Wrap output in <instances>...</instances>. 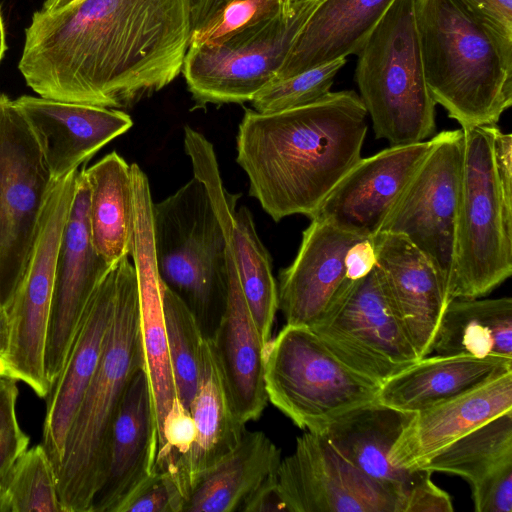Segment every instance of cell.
Wrapping results in <instances>:
<instances>
[{
    "mask_svg": "<svg viewBox=\"0 0 512 512\" xmlns=\"http://www.w3.org/2000/svg\"><path fill=\"white\" fill-rule=\"evenodd\" d=\"M185 502L176 477L166 470H154L118 512H183Z\"/></svg>",
    "mask_w": 512,
    "mask_h": 512,
    "instance_id": "40",
    "label": "cell"
},
{
    "mask_svg": "<svg viewBox=\"0 0 512 512\" xmlns=\"http://www.w3.org/2000/svg\"><path fill=\"white\" fill-rule=\"evenodd\" d=\"M6 49H7V45H6V40H5V30H4L3 20H2V16H1V11H0V62L4 56Z\"/></svg>",
    "mask_w": 512,
    "mask_h": 512,
    "instance_id": "48",
    "label": "cell"
},
{
    "mask_svg": "<svg viewBox=\"0 0 512 512\" xmlns=\"http://www.w3.org/2000/svg\"><path fill=\"white\" fill-rule=\"evenodd\" d=\"M190 36L188 0H75L33 14L18 68L43 98L127 108L178 76Z\"/></svg>",
    "mask_w": 512,
    "mask_h": 512,
    "instance_id": "1",
    "label": "cell"
},
{
    "mask_svg": "<svg viewBox=\"0 0 512 512\" xmlns=\"http://www.w3.org/2000/svg\"><path fill=\"white\" fill-rule=\"evenodd\" d=\"M355 80L376 138L390 146L435 132V102L425 79L414 0H394L357 53Z\"/></svg>",
    "mask_w": 512,
    "mask_h": 512,
    "instance_id": "6",
    "label": "cell"
},
{
    "mask_svg": "<svg viewBox=\"0 0 512 512\" xmlns=\"http://www.w3.org/2000/svg\"><path fill=\"white\" fill-rule=\"evenodd\" d=\"M512 370V359L470 355L423 357L380 385L377 401L416 413Z\"/></svg>",
    "mask_w": 512,
    "mask_h": 512,
    "instance_id": "28",
    "label": "cell"
},
{
    "mask_svg": "<svg viewBox=\"0 0 512 512\" xmlns=\"http://www.w3.org/2000/svg\"><path fill=\"white\" fill-rule=\"evenodd\" d=\"M316 4L215 43L189 45L182 72L198 106L244 103L272 81Z\"/></svg>",
    "mask_w": 512,
    "mask_h": 512,
    "instance_id": "11",
    "label": "cell"
},
{
    "mask_svg": "<svg viewBox=\"0 0 512 512\" xmlns=\"http://www.w3.org/2000/svg\"><path fill=\"white\" fill-rule=\"evenodd\" d=\"M512 359V299L453 298L440 319L432 352Z\"/></svg>",
    "mask_w": 512,
    "mask_h": 512,
    "instance_id": "33",
    "label": "cell"
},
{
    "mask_svg": "<svg viewBox=\"0 0 512 512\" xmlns=\"http://www.w3.org/2000/svg\"><path fill=\"white\" fill-rule=\"evenodd\" d=\"M346 58H337L295 75L273 79L251 100L253 110L273 113L313 103L326 96Z\"/></svg>",
    "mask_w": 512,
    "mask_h": 512,
    "instance_id": "36",
    "label": "cell"
},
{
    "mask_svg": "<svg viewBox=\"0 0 512 512\" xmlns=\"http://www.w3.org/2000/svg\"><path fill=\"white\" fill-rule=\"evenodd\" d=\"M462 165V129L444 130L433 136L426 156L381 230L404 236L424 254L437 271L449 300Z\"/></svg>",
    "mask_w": 512,
    "mask_h": 512,
    "instance_id": "12",
    "label": "cell"
},
{
    "mask_svg": "<svg viewBox=\"0 0 512 512\" xmlns=\"http://www.w3.org/2000/svg\"><path fill=\"white\" fill-rule=\"evenodd\" d=\"M78 172L76 169L52 184L25 275L8 311L11 341L4 358L7 372L42 398L52 389L45 370L46 340L57 255Z\"/></svg>",
    "mask_w": 512,
    "mask_h": 512,
    "instance_id": "10",
    "label": "cell"
},
{
    "mask_svg": "<svg viewBox=\"0 0 512 512\" xmlns=\"http://www.w3.org/2000/svg\"><path fill=\"white\" fill-rule=\"evenodd\" d=\"M281 451L261 431H247L237 446L193 484L183 512H234L269 477L276 475Z\"/></svg>",
    "mask_w": 512,
    "mask_h": 512,
    "instance_id": "30",
    "label": "cell"
},
{
    "mask_svg": "<svg viewBox=\"0 0 512 512\" xmlns=\"http://www.w3.org/2000/svg\"><path fill=\"white\" fill-rule=\"evenodd\" d=\"M116 263L97 287L64 367L47 396L42 445L55 470L62 461L70 427L100 360L115 306Z\"/></svg>",
    "mask_w": 512,
    "mask_h": 512,
    "instance_id": "23",
    "label": "cell"
},
{
    "mask_svg": "<svg viewBox=\"0 0 512 512\" xmlns=\"http://www.w3.org/2000/svg\"><path fill=\"white\" fill-rule=\"evenodd\" d=\"M15 104L41 150L54 181L79 168L133 126L118 109L23 95Z\"/></svg>",
    "mask_w": 512,
    "mask_h": 512,
    "instance_id": "21",
    "label": "cell"
},
{
    "mask_svg": "<svg viewBox=\"0 0 512 512\" xmlns=\"http://www.w3.org/2000/svg\"><path fill=\"white\" fill-rule=\"evenodd\" d=\"M227 237L228 292L225 309L209 338L226 394L240 424L257 420L268 398L264 382L265 348L246 303Z\"/></svg>",
    "mask_w": 512,
    "mask_h": 512,
    "instance_id": "22",
    "label": "cell"
},
{
    "mask_svg": "<svg viewBox=\"0 0 512 512\" xmlns=\"http://www.w3.org/2000/svg\"><path fill=\"white\" fill-rule=\"evenodd\" d=\"M380 286L420 358L432 352L449 302L434 266L407 238L381 231L372 237Z\"/></svg>",
    "mask_w": 512,
    "mask_h": 512,
    "instance_id": "20",
    "label": "cell"
},
{
    "mask_svg": "<svg viewBox=\"0 0 512 512\" xmlns=\"http://www.w3.org/2000/svg\"><path fill=\"white\" fill-rule=\"evenodd\" d=\"M426 84L461 128L497 124L512 104V52L461 0H414Z\"/></svg>",
    "mask_w": 512,
    "mask_h": 512,
    "instance_id": "3",
    "label": "cell"
},
{
    "mask_svg": "<svg viewBox=\"0 0 512 512\" xmlns=\"http://www.w3.org/2000/svg\"><path fill=\"white\" fill-rule=\"evenodd\" d=\"M196 436L193 417L177 398L168 411L158 437L154 470H166L174 476L177 465L191 449Z\"/></svg>",
    "mask_w": 512,
    "mask_h": 512,
    "instance_id": "38",
    "label": "cell"
},
{
    "mask_svg": "<svg viewBox=\"0 0 512 512\" xmlns=\"http://www.w3.org/2000/svg\"><path fill=\"white\" fill-rule=\"evenodd\" d=\"M393 1H319L295 37L274 79L357 54Z\"/></svg>",
    "mask_w": 512,
    "mask_h": 512,
    "instance_id": "27",
    "label": "cell"
},
{
    "mask_svg": "<svg viewBox=\"0 0 512 512\" xmlns=\"http://www.w3.org/2000/svg\"><path fill=\"white\" fill-rule=\"evenodd\" d=\"M321 0H286V13L292 15L303 7L317 4Z\"/></svg>",
    "mask_w": 512,
    "mask_h": 512,
    "instance_id": "46",
    "label": "cell"
},
{
    "mask_svg": "<svg viewBox=\"0 0 512 512\" xmlns=\"http://www.w3.org/2000/svg\"><path fill=\"white\" fill-rule=\"evenodd\" d=\"M54 180L21 111L0 93V308L25 275Z\"/></svg>",
    "mask_w": 512,
    "mask_h": 512,
    "instance_id": "9",
    "label": "cell"
},
{
    "mask_svg": "<svg viewBox=\"0 0 512 512\" xmlns=\"http://www.w3.org/2000/svg\"><path fill=\"white\" fill-rule=\"evenodd\" d=\"M209 196L227 231L246 303L267 345L278 310V288L269 253L258 237L249 209L245 206L236 209V195L217 189Z\"/></svg>",
    "mask_w": 512,
    "mask_h": 512,
    "instance_id": "31",
    "label": "cell"
},
{
    "mask_svg": "<svg viewBox=\"0 0 512 512\" xmlns=\"http://www.w3.org/2000/svg\"><path fill=\"white\" fill-rule=\"evenodd\" d=\"M190 412L196 436L175 474L186 500L198 477L232 451L245 430L229 403L209 338L203 343L199 384Z\"/></svg>",
    "mask_w": 512,
    "mask_h": 512,
    "instance_id": "29",
    "label": "cell"
},
{
    "mask_svg": "<svg viewBox=\"0 0 512 512\" xmlns=\"http://www.w3.org/2000/svg\"><path fill=\"white\" fill-rule=\"evenodd\" d=\"M11 341V323L9 314L0 308V358H5Z\"/></svg>",
    "mask_w": 512,
    "mask_h": 512,
    "instance_id": "45",
    "label": "cell"
},
{
    "mask_svg": "<svg viewBox=\"0 0 512 512\" xmlns=\"http://www.w3.org/2000/svg\"><path fill=\"white\" fill-rule=\"evenodd\" d=\"M2 512H64L55 467L42 444L27 449L1 487Z\"/></svg>",
    "mask_w": 512,
    "mask_h": 512,
    "instance_id": "35",
    "label": "cell"
},
{
    "mask_svg": "<svg viewBox=\"0 0 512 512\" xmlns=\"http://www.w3.org/2000/svg\"><path fill=\"white\" fill-rule=\"evenodd\" d=\"M503 47L512 52V0H461Z\"/></svg>",
    "mask_w": 512,
    "mask_h": 512,
    "instance_id": "41",
    "label": "cell"
},
{
    "mask_svg": "<svg viewBox=\"0 0 512 512\" xmlns=\"http://www.w3.org/2000/svg\"><path fill=\"white\" fill-rule=\"evenodd\" d=\"M157 452L156 416L143 367L131 378L113 423L106 476L91 512H118L154 472Z\"/></svg>",
    "mask_w": 512,
    "mask_h": 512,
    "instance_id": "24",
    "label": "cell"
},
{
    "mask_svg": "<svg viewBox=\"0 0 512 512\" xmlns=\"http://www.w3.org/2000/svg\"><path fill=\"white\" fill-rule=\"evenodd\" d=\"M366 116L352 90L279 112L246 109L236 161L248 176L250 195L276 222L295 214L312 218L361 159Z\"/></svg>",
    "mask_w": 512,
    "mask_h": 512,
    "instance_id": "2",
    "label": "cell"
},
{
    "mask_svg": "<svg viewBox=\"0 0 512 512\" xmlns=\"http://www.w3.org/2000/svg\"><path fill=\"white\" fill-rule=\"evenodd\" d=\"M277 484L287 512H397L394 496L319 433L297 438L294 451L281 459Z\"/></svg>",
    "mask_w": 512,
    "mask_h": 512,
    "instance_id": "15",
    "label": "cell"
},
{
    "mask_svg": "<svg viewBox=\"0 0 512 512\" xmlns=\"http://www.w3.org/2000/svg\"><path fill=\"white\" fill-rule=\"evenodd\" d=\"M116 269L115 306L100 360L55 470L64 512H91L106 476L113 423L131 378L144 367L136 270L128 257Z\"/></svg>",
    "mask_w": 512,
    "mask_h": 512,
    "instance_id": "4",
    "label": "cell"
},
{
    "mask_svg": "<svg viewBox=\"0 0 512 512\" xmlns=\"http://www.w3.org/2000/svg\"><path fill=\"white\" fill-rule=\"evenodd\" d=\"M497 124L463 131L453 298H481L512 274V197L500 188L494 162Z\"/></svg>",
    "mask_w": 512,
    "mask_h": 512,
    "instance_id": "7",
    "label": "cell"
},
{
    "mask_svg": "<svg viewBox=\"0 0 512 512\" xmlns=\"http://www.w3.org/2000/svg\"><path fill=\"white\" fill-rule=\"evenodd\" d=\"M162 304L176 396L190 410L199 384L206 337L188 306L164 283Z\"/></svg>",
    "mask_w": 512,
    "mask_h": 512,
    "instance_id": "34",
    "label": "cell"
},
{
    "mask_svg": "<svg viewBox=\"0 0 512 512\" xmlns=\"http://www.w3.org/2000/svg\"><path fill=\"white\" fill-rule=\"evenodd\" d=\"M17 380L0 376V487L16 460L28 449L29 437L19 426L16 415Z\"/></svg>",
    "mask_w": 512,
    "mask_h": 512,
    "instance_id": "39",
    "label": "cell"
},
{
    "mask_svg": "<svg viewBox=\"0 0 512 512\" xmlns=\"http://www.w3.org/2000/svg\"><path fill=\"white\" fill-rule=\"evenodd\" d=\"M75 0H46L43 4L42 10L47 12L57 11Z\"/></svg>",
    "mask_w": 512,
    "mask_h": 512,
    "instance_id": "47",
    "label": "cell"
},
{
    "mask_svg": "<svg viewBox=\"0 0 512 512\" xmlns=\"http://www.w3.org/2000/svg\"><path fill=\"white\" fill-rule=\"evenodd\" d=\"M412 415L374 401L340 416L319 434L392 494L397 512H451V498L433 483L431 471L398 467L391 460L393 444Z\"/></svg>",
    "mask_w": 512,
    "mask_h": 512,
    "instance_id": "14",
    "label": "cell"
},
{
    "mask_svg": "<svg viewBox=\"0 0 512 512\" xmlns=\"http://www.w3.org/2000/svg\"><path fill=\"white\" fill-rule=\"evenodd\" d=\"M512 410V370L425 410L413 413L391 450L392 462L418 470L475 428Z\"/></svg>",
    "mask_w": 512,
    "mask_h": 512,
    "instance_id": "25",
    "label": "cell"
},
{
    "mask_svg": "<svg viewBox=\"0 0 512 512\" xmlns=\"http://www.w3.org/2000/svg\"><path fill=\"white\" fill-rule=\"evenodd\" d=\"M88 225L92 245L109 265L128 257L133 237V189L130 166L115 151L89 168Z\"/></svg>",
    "mask_w": 512,
    "mask_h": 512,
    "instance_id": "32",
    "label": "cell"
},
{
    "mask_svg": "<svg viewBox=\"0 0 512 512\" xmlns=\"http://www.w3.org/2000/svg\"><path fill=\"white\" fill-rule=\"evenodd\" d=\"M294 261L280 273L278 309L288 325L315 324L355 282L347 253L364 238L313 218Z\"/></svg>",
    "mask_w": 512,
    "mask_h": 512,
    "instance_id": "19",
    "label": "cell"
},
{
    "mask_svg": "<svg viewBox=\"0 0 512 512\" xmlns=\"http://www.w3.org/2000/svg\"><path fill=\"white\" fill-rule=\"evenodd\" d=\"M112 266L97 254L91 242L83 166L56 261L45 349V370L51 387L64 367L97 287Z\"/></svg>",
    "mask_w": 512,
    "mask_h": 512,
    "instance_id": "16",
    "label": "cell"
},
{
    "mask_svg": "<svg viewBox=\"0 0 512 512\" xmlns=\"http://www.w3.org/2000/svg\"><path fill=\"white\" fill-rule=\"evenodd\" d=\"M0 512H2L1 494H0Z\"/></svg>",
    "mask_w": 512,
    "mask_h": 512,
    "instance_id": "50",
    "label": "cell"
},
{
    "mask_svg": "<svg viewBox=\"0 0 512 512\" xmlns=\"http://www.w3.org/2000/svg\"><path fill=\"white\" fill-rule=\"evenodd\" d=\"M229 0H188L191 33L205 25Z\"/></svg>",
    "mask_w": 512,
    "mask_h": 512,
    "instance_id": "44",
    "label": "cell"
},
{
    "mask_svg": "<svg viewBox=\"0 0 512 512\" xmlns=\"http://www.w3.org/2000/svg\"><path fill=\"white\" fill-rule=\"evenodd\" d=\"M310 328L343 363L379 386L420 359L374 268Z\"/></svg>",
    "mask_w": 512,
    "mask_h": 512,
    "instance_id": "13",
    "label": "cell"
},
{
    "mask_svg": "<svg viewBox=\"0 0 512 512\" xmlns=\"http://www.w3.org/2000/svg\"><path fill=\"white\" fill-rule=\"evenodd\" d=\"M346 262L352 280L357 281L366 276L376 262L372 238H361L356 241L348 250Z\"/></svg>",
    "mask_w": 512,
    "mask_h": 512,
    "instance_id": "43",
    "label": "cell"
},
{
    "mask_svg": "<svg viewBox=\"0 0 512 512\" xmlns=\"http://www.w3.org/2000/svg\"><path fill=\"white\" fill-rule=\"evenodd\" d=\"M264 382L268 401L313 433L377 401L380 388L336 357L310 327L288 324L266 345Z\"/></svg>",
    "mask_w": 512,
    "mask_h": 512,
    "instance_id": "8",
    "label": "cell"
},
{
    "mask_svg": "<svg viewBox=\"0 0 512 512\" xmlns=\"http://www.w3.org/2000/svg\"><path fill=\"white\" fill-rule=\"evenodd\" d=\"M155 264L211 338L228 292L227 237L205 185L196 177L152 204Z\"/></svg>",
    "mask_w": 512,
    "mask_h": 512,
    "instance_id": "5",
    "label": "cell"
},
{
    "mask_svg": "<svg viewBox=\"0 0 512 512\" xmlns=\"http://www.w3.org/2000/svg\"><path fill=\"white\" fill-rule=\"evenodd\" d=\"M133 189L132 255L137 274L139 326L146 372L155 410L158 437L163 421L177 398L168 352L162 304L163 282L155 264L152 199L149 181L136 164L130 166Z\"/></svg>",
    "mask_w": 512,
    "mask_h": 512,
    "instance_id": "18",
    "label": "cell"
},
{
    "mask_svg": "<svg viewBox=\"0 0 512 512\" xmlns=\"http://www.w3.org/2000/svg\"><path fill=\"white\" fill-rule=\"evenodd\" d=\"M8 374L7 366L3 358H0V376Z\"/></svg>",
    "mask_w": 512,
    "mask_h": 512,
    "instance_id": "49",
    "label": "cell"
},
{
    "mask_svg": "<svg viewBox=\"0 0 512 512\" xmlns=\"http://www.w3.org/2000/svg\"><path fill=\"white\" fill-rule=\"evenodd\" d=\"M239 511H287L279 492L277 474L266 479L243 503Z\"/></svg>",
    "mask_w": 512,
    "mask_h": 512,
    "instance_id": "42",
    "label": "cell"
},
{
    "mask_svg": "<svg viewBox=\"0 0 512 512\" xmlns=\"http://www.w3.org/2000/svg\"><path fill=\"white\" fill-rule=\"evenodd\" d=\"M430 148V139L390 146L361 158L337 183L312 218L364 238L382 230Z\"/></svg>",
    "mask_w": 512,
    "mask_h": 512,
    "instance_id": "17",
    "label": "cell"
},
{
    "mask_svg": "<svg viewBox=\"0 0 512 512\" xmlns=\"http://www.w3.org/2000/svg\"><path fill=\"white\" fill-rule=\"evenodd\" d=\"M281 14H287L286 0H229L205 25L191 33L189 45L221 42Z\"/></svg>",
    "mask_w": 512,
    "mask_h": 512,
    "instance_id": "37",
    "label": "cell"
},
{
    "mask_svg": "<svg viewBox=\"0 0 512 512\" xmlns=\"http://www.w3.org/2000/svg\"><path fill=\"white\" fill-rule=\"evenodd\" d=\"M419 469L464 478L476 512H511L512 410L454 441Z\"/></svg>",
    "mask_w": 512,
    "mask_h": 512,
    "instance_id": "26",
    "label": "cell"
}]
</instances>
